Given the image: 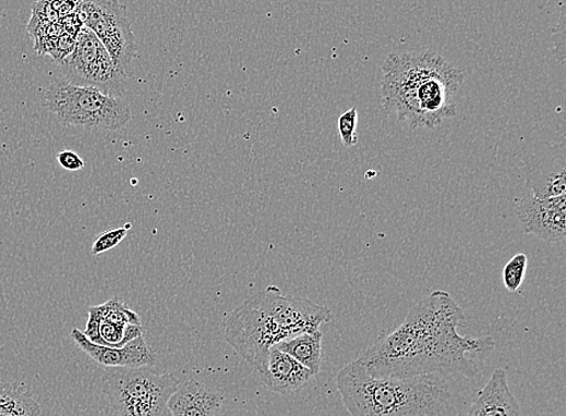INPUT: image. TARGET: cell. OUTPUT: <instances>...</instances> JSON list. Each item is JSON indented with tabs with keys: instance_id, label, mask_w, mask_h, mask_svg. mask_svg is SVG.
<instances>
[{
	"instance_id": "obj_1",
	"label": "cell",
	"mask_w": 566,
	"mask_h": 416,
	"mask_svg": "<svg viewBox=\"0 0 566 416\" xmlns=\"http://www.w3.org/2000/svg\"><path fill=\"white\" fill-rule=\"evenodd\" d=\"M464 322V311L451 293L433 291L412 305L395 332L380 337L356 361L375 377L417 378L456 372L475 378L477 367L468 355L489 354L496 348V340L491 336H461L457 327Z\"/></svg>"
},
{
	"instance_id": "obj_2",
	"label": "cell",
	"mask_w": 566,
	"mask_h": 416,
	"mask_svg": "<svg viewBox=\"0 0 566 416\" xmlns=\"http://www.w3.org/2000/svg\"><path fill=\"white\" fill-rule=\"evenodd\" d=\"M463 82V70L438 54H392L383 66L382 105L414 130L433 129L456 115Z\"/></svg>"
},
{
	"instance_id": "obj_3",
	"label": "cell",
	"mask_w": 566,
	"mask_h": 416,
	"mask_svg": "<svg viewBox=\"0 0 566 416\" xmlns=\"http://www.w3.org/2000/svg\"><path fill=\"white\" fill-rule=\"evenodd\" d=\"M336 383L351 416H441L451 397L429 377H375L356 360L343 367Z\"/></svg>"
},
{
	"instance_id": "obj_4",
	"label": "cell",
	"mask_w": 566,
	"mask_h": 416,
	"mask_svg": "<svg viewBox=\"0 0 566 416\" xmlns=\"http://www.w3.org/2000/svg\"><path fill=\"white\" fill-rule=\"evenodd\" d=\"M44 105L67 127L115 131L132 119L131 106L123 97L68 80L55 81L47 88Z\"/></svg>"
},
{
	"instance_id": "obj_5",
	"label": "cell",
	"mask_w": 566,
	"mask_h": 416,
	"mask_svg": "<svg viewBox=\"0 0 566 416\" xmlns=\"http://www.w3.org/2000/svg\"><path fill=\"white\" fill-rule=\"evenodd\" d=\"M179 384L178 377L152 367L114 369L103 377V393L113 416H172L168 402Z\"/></svg>"
},
{
	"instance_id": "obj_6",
	"label": "cell",
	"mask_w": 566,
	"mask_h": 416,
	"mask_svg": "<svg viewBox=\"0 0 566 416\" xmlns=\"http://www.w3.org/2000/svg\"><path fill=\"white\" fill-rule=\"evenodd\" d=\"M79 18L111 55L114 66L128 78V69L138 54L127 10L120 0H81Z\"/></svg>"
},
{
	"instance_id": "obj_7",
	"label": "cell",
	"mask_w": 566,
	"mask_h": 416,
	"mask_svg": "<svg viewBox=\"0 0 566 416\" xmlns=\"http://www.w3.org/2000/svg\"><path fill=\"white\" fill-rule=\"evenodd\" d=\"M225 338L261 374L267 369L270 350L288 336L271 316L247 300L228 316Z\"/></svg>"
},
{
	"instance_id": "obj_8",
	"label": "cell",
	"mask_w": 566,
	"mask_h": 416,
	"mask_svg": "<svg viewBox=\"0 0 566 416\" xmlns=\"http://www.w3.org/2000/svg\"><path fill=\"white\" fill-rule=\"evenodd\" d=\"M61 66L71 83L88 85L120 97L126 90L127 77L116 69L98 36L86 27L80 30L73 51L64 59Z\"/></svg>"
},
{
	"instance_id": "obj_9",
	"label": "cell",
	"mask_w": 566,
	"mask_h": 416,
	"mask_svg": "<svg viewBox=\"0 0 566 416\" xmlns=\"http://www.w3.org/2000/svg\"><path fill=\"white\" fill-rule=\"evenodd\" d=\"M248 301L271 316L288 338L316 333L321 324L333 320L331 311L325 305L304 298L284 296L280 288L273 286L249 298Z\"/></svg>"
},
{
	"instance_id": "obj_10",
	"label": "cell",
	"mask_w": 566,
	"mask_h": 416,
	"mask_svg": "<svg viewBox=\"0 0 566 416\" xmlns=\"http://www.w3.org/2000/svg\"><path fill=\"white\" fill-rule=\"evenodd\" d=\"M93 344L112 348H123L128 342L144 334L140 317L120 299H112L89 309L86 332Z\"/></svg>"
},
{
	"instance_id": "obj_11",
	"label": "cell",
	"mask_w": 566,
	"mask_h": 416,
	"mask_svg": "<svg viewBox=\"0 0 566 416\" xmlns=\"http://www.w3.org/2000/svg\"><path fill=\"white\" fill-rule=\"evenodd\" d=\"M518 222L528 235L545 242H562L566 238V194L550 199L533 194L516 200Z\"/></svg>"
},
{
	"instance_id": "obj_12",
	"label": "cell",
	"mask_w": 566,
	"mask_h": 416,
	"mask_svg": "<svg viewBox=\"0 0 566 416\" xmlns=\"http://www.w3.org/2000/svg\"><path fill=\"white\" fill-rule=\"evenodd\" d=\"M527 186L539 199L556 198L566 194L565 141L553 145L548 150L530 159Z\"/></svg>"
},
{
	"instance_id": "obj_13",
	"label": "cell",
	"mask_w": 566,
	"mask_h": 416,
	"mask_svg": "<svg viewBox=\"0 0 566 416\" xmlns=\"http://www.w3.org/2000/svg\"><path fill=\"white\" fill-rule=\"evenodd\" d=\"M70 336L95 362L112 369H139L156 363L155 354L143 336L128 342L123 348L95 345L78 328H75Z\"/></svg>"
},
{
	"instance_id": "obj_14",
	"label": "cell",
	"mask_w": 566,
	"mask_h": 416,
	"mask_svg": "<svg viewBox=\"0 0 566 416\" xmlns=\"http://www.w3.org/2000/svg\"><path fill=\"white\" fill-rule=\"evenodd\" d=\"M313 377L304 365L275 347L270 350L267 369L261 373L263 385L284 396L306 386Z\"/></svg>"
},
{
	"instance_id": "obj_15",
	"label": "cell",
	"mask_w": 566,
	"mask_h": 416,
	"mask_svg": "<svg viewBox=\"0 0 566 416\" xmlns=\"http://www.w3.org/2000/svg\"><path fill=\"white\" fill-rule=\"evenodd\" d=\"M467 416H523L503 369L493 372L485 388L478 391Z\"/></svg>"
},
{
	"instance_id": "obj_16",
	"label": "cell",
	"mask_w": 566,
	"mask_h": 416,
	"mask_svg": "<svg viewBox=\"0 0 566 416\" xmlns=\"http://www.w3.org/2000/svg\"><path fill=\"white\" fill-rule=\"evenodd\" d=\"M223 406V397L197 379L180 382L168 402L172 416H215Z\"/></svg>"
},
{
	"instance_id": "obj_17",
	"label": "cell",
	"mask_w": 566,
	"mask_h": 416,
	"mask_svg": "<svg viewBox=\"0 0 566 416\" xmlns=\"http://www.w3.org/2000/svg\"><path fill=\"white\" fill-rule=\"evenodd\" d=\"M321 342L322 334L318 330L316 333L301 334L287 338L274 347L291 355L293 359L304 365L313 375H316L320 372L322 363Z\"/></svg>"
},
{
	"instance_id": "obj_18",
	"label": "cell",
	"mask_w": 566,
	"mask_h": 416,
	"mask_svg": "<svg viewBox=\"0 0 566 416\" xmlns=\"http://www.w3.org/2000/svg\"><path fill=\"white\" fill-rule=\"evenodd\" d=\"M39 403L18 384L0 383V416H41Z\"/></svg>"
},
{
	"instance_id": "obj_19",
	"label": "cell",
	"mask_w": 566,
	"mask_h": 416,
	"mask_svg": "<svg viewBox=\"0 0 566 416\" xmlns=\"http://www.w3.org/2000/svg\"><path fill=\"white\" fill-rule=\"evenodd\" d=\"M528 256L523 253L516 254L513 258L505 265L502 280L506 290L514 292L521 288L527 273Z\"/></svg>"
},
{
	"instance_id": "obj_20",
	"label": "cell",
	"mask_w": 566,
	"mask_h": 416,
	"mask_svg": "<svg viewBox=\"0 0 566 416\" xmlns=\"http://www.w3.org/2000/svg\"><path fill=\"white\" fill-rule=\"evenodd\" d=\"M129 229L131 226L127 224L123 228H115L113 230L103 232V234H101L92 243V255H101L118 246V244L126 239Z\"/></svg>"
},
{
	"instance_id": "obj_21",
	"label": "cell",
	"mask_w": 566,
	"mask_h": 416,
	"mask_svg": "<svg viewBox=\"0 0 566 416\" xmlns=\"http://www.w3.org/2000/svg\"><path fill=\"white\" fill-rule=\"evenodd\" d=\"M358 109L352 107L347 109L339 118V132L341 141L346 147H353L358 143Z\"/></svg>"
},
{
	"instance_id": "obj_22",
	"label": "cell",
	"mask_w": 566,
	"mask_h": 416,
	"mask_svg": "<svg viewBox=\"0 0 566 416\" xmlns=\"http://www.w3.org/2000/svg\"><path fill=\"white\" fill-rule=\"evenodd\" d=\"M57 162L68 171H80L86 167L83 159L75 151L65 150L57 154Z\"/></svg>"
}]
</instances>
